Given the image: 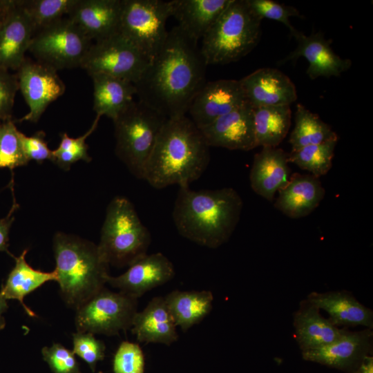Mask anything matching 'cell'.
<instances>
[{"label": "cell", "instance_id": "obj_1", "mask_svg": "<svg viewBox=\"0 0 373 373\" xmlns=\"http://www.w3.org/2000/svg\"><path fill=\"white\" fill-rule=\"evenodd\" d=\"M178 26L134 84L138 101L167 118L185 115L206 83L207 63L200 48Z\"/></svg>", "mask_w": 373, "mask_h": 373}, {"label": "cell", "instance_id": "obj_2", "mask_svg": "<svg viewBox=\"0 0 373 373\" xmlns=\"http://www.w3.org/2000/svg\"><path fill=\"white\" fill-rule=\"evenodd\" d=\"M209 146L186 115L167 118L146 164L144 180L161 189L189 186L199 179L210 162Z\"/></svg>", "mask_w": 373, "mask_h": 373}, {"label": "cell", "instance_id": "obj_3", "mask_svg": "<svg viewBox=\"0 0 373 373\" xmlns=\"http://www.w3.org/2000/svg\"><path fill=\"white\" fill-rule=\"evenodd\" d=\"M243 202L233 188L191 190L180 186L173 220L182 237L198 245L216 249L226 243L240 218Z\"/></svg>", "mask_w": 373, "mask_h": 373}, {"label": "cell", "instance_id": "obj_4", "mask_svg": "<svg viewBox=\"0 0 373 373\" xmlns=\"http://www.w3.org/2000/svg\"><path fill=\"white\" fill-rule=\"evenodd\" d=\"M52 248L60 294L76 310L105 288L110 265L97 245L75 235L57 232Z\"/></svg>", "mask_w": 373, "mask_h": 373}, {"label": "cell", "instance_id": "obj_5", "mask_svg": "<svg viewBox=\"0 0 373 373\" xmlns=\"http://www.w3.org/2000/svg\"><path fill=\"white\" fill-rule=\"evenodd\" d=\"M261 21L246 0H231L202 39L200 51L207 64H227L248 55L260 41Z\"/></svg>", "mask_w": 373, "mask_h": 373}, {"label": "cell", "instance_id": "obj_6", "mask_svg": "<svg viewBox=\"0 0 373 373\" xmlns=\"http://www.w3.org/2000/svg\"><path fill=\"white\" fill-rule=\"evenodd\" d=\"M151 242L132 202L116 196L108 204L98 247L109 265L129 267L147 254Z\"/></svg>", "mask_w": 373, "mask_h": 373}, {"label": "cell", "instance_id": "obj_7", "mask_svg": "<svg viewBox=\"0 0 373 373\" xmlns=\"http://www.w3.org/2000/svg\"><path fill=\"white\" fill-rule=\"evenodd\" d=\"M167 117L144 103L133 102L113 121L115 153L136 178L145 168Z\"/></svg>", "mask_w": 373, "mask_h": 373}, {"label": "cell", "instance_id": "obj_8", "mask_svg": "<svg viewBox=\"0 0 373 373\" xmlns=\"http://www.w3.org/2000/svg\"><path fill=\"white\" fill-rule=\"evenodd\" d=\"M171 12V1L122 0L119 32L151 61L166 39Z\"/></svg>", "mask_w": 373, "mask_h": 373}, {"label": "cell", "instance_id": "obj_9", "mask_svg": "<svg viewBox=\"0 0 373 373\" xmlns=\"http://www.w3.org/2000/svg\"><path fill=\"white\" fill-rule=\"evenodd\" d=\"M93 41L68 17L37 32L29 51L55 70L80 67Z\"/></svg>", "mask_w": 373, "mask_h": 373}, {"label": "cell", "instance_id": "obj_10", "mask_svg": "<svg viewBox=\"0 0 373 373\" xmlns=\"http://www.w3.org/2000/svg\"><path fill=\"white\" fill-rule=\"evenodd\" d=\"M138 307V298L104 288L77 309V332L115 336L131 328Z\"/></svg>", "mask_w": 373, "mask_h": 373}, {"label": "cell", "instance_id": "obj_11", "mask_svg": "<svg viewBox=\"0 0 373 373\" xmlns=\"http://www.w3.org/2000/svg\"><path fill=\"white\" fill-rule=\"evenodd\" d=\"M151 61L119 32L93 43L80 68L90 76L104 74L135 84Z\"/></svg>", "mask_w": 373, "mask_h": 373}, {"label": "cell", "instance_id": "obj_12", "mask_svg": "<svg viewBox=\"0 0 373 373\" xmlns=\"http://www.w3.org/2000/svg\"><path fill=\"white\" fill-rule=\"evenodd\" d=\"M19 90L29 107V112L17 122L39 121L49 104L66 90L55 68L26 57L16 71Z\"/></svg>", "mask_w": 373, "mask_h": 373}, {"label": "cell", "instance_id": "obj_13", "mask_svg": "<svg viewBox=\"0 0 373 373\" xmlns=\"http://www.w3.org/2000/svg\"><path fill=\"white\" fill-rule=\"evenodd\" d=\"M246 103L239 80L206 82L193 99L187 113L195 126L201 128Z\"/></svg>", "mask_w": 373, "mask_h": 373}, {"label": "cell", "instance_id": "obj_14", "mask_svg": "<svg viewBox=\"0 0 373 373\" xmlns=\"http://www.w3.org/2000/svg\"><path fill=\"white\" fill-rule=\"evenodd\" d=\"M372 329L352 332L348 329L338 338L320 348L301 352L305 361L353 373L372 353Z\"/></svg>", "mask_w": 373, "mask_h": 373}, {"label": "cell", "instance_id": "obj_15", "mask_svg": "<svg viewBox=\"0 0 373 373\" xmlns=\"http://www.w3.org/2000/svg\"><path fill=\"white\" fill-rule=\"evenodd\" d=\"M175 276L171 261L163 254H146L117 276L108 275L106 283L119 291L139 298L146 292L166 284Z\"/></svg>", "mask_w": 373, "mask_h": 373}, {"label": "cell", "instance_id": "obj_16", "mask_svg": "<svg viewBox=\"0 0 373 373\" xmlns=\"http://www.w3.org/2000/svg\"><path fill=\"white\" fill-rule=\"evenodd\" d=\"M199 129L209 147L245 151L257 147L254 108L248 103Z\"/></svg>", "mask_w": 373, "mask_h": 373}, {"label": "cell", "instance_id": "obj_17", "mask_svg": "<svg viewBox=\"0 0 373 373\" xmlns=\"http://www.w3.org/2000/svg\"><path fill=\"white\" fill-rule=\"evenodd\" d=\"M293 37L297 46L280 61V64L303 57L309 63L307 74L311 79L338 77L351 67L352 61L336 54L330 46L331 41L325 38L322 32L305 35L298 30Z\"/></svg>", "mask_w": 373, "mask_h": 373}, {"label": "cell", "instance_id": "obj_18", "mask_svg": "<svg viewBox=\"0 0 373 373\" xmlns=\"http://www.w3.org/2000/svg\"><path fill=\"white\" fill-rule=\"evenodd\" d=\"M239 81L247 102L253 108L290 106L297 99L293 82L276 68H259Z\"/></svg>", "mask_w": 373, "mask_h": 373}, {"label": "cell", "instance_id": "obj_19", "mask_svg": "<svg viewBox=\"0 0 373 373\" xmlns=\"http://www.w3.org/2000/svg\"><path fill=\"white\" fill-rule=\"evenodd\" d=\"M122 0H78L68 18L91 41L119 32Z\"/></svg>", "mask_w": 373, "mask_h": 373}, {"label": "cell", "instance_id": "obj_20", "mask_svg": "<svg viewBox=\"0 0 373 373\" xmlns=\"http://www.w3.org/2000/svg\"><path fill=\"white\" fill-rule=\"evenodd\" d=\"M288 153L278 147H263L254 157L249 173L252 190L272 202L290 178Z\"/></svg>", "mask_w": 373, "mask_h": 373}, {"label": "cell", "instance_id": "obj_21", "mask_svg": "<svg viewBox=\"0 0 373 373\" xmlns=\"http://www.w3.org/2000/svg\"><path fill=\"white\" fill-rule=\"evenodd\" d=\"M34 35L29 17L16 0L6 19L0 26V68L15 70L24 61Z\"/></svg>", "mask_w": 373, "mask_h": 373}, {"label": "cell", "instance_id": "obj_22", "mask_svg": "<svg viewBox=\"0 0 373 373\" xmlns=\"http://www.w3.org/2000/svg\"><path fill=\"white\" fill-rule=\"evenodd\" d=\"M325 195L319 178L311 174L294 173L278 191L274 207L293 219L305 217L321 204Z\"/></svg>", "mask_w": 373, "mask_h": 373}, {"label": "cell", "instance_id": "obj_23", "mask_svg": "<svg viewBox=\"0 0 373 373\" xmlns=\"http://www.w3.org/2000/svg\"><path fill=\"white\" fill-rule=\"evenodd\" d=\"M307 300L329 314V320L336 327L348 328L358 325L373 328V312L347 291L309 294Z\"/></svg>", "mask_w": 373, "mask_h": 373}, {"label": "cell", "instance_id": "obj_24", "mask_svg": "<svg viewBox=\"0 0 373 373\" xmlns=\"http://www.w3.org/2000/svg\"><path fill=\"white\" fill-rule=\"evenodd\" d=\"M294 338L301 350L320 348L341 337L347 328L334 325L323 317L320 309L308 300H303L294 314Z\"/></svg>", "mask_w": 373, "mask_h": 373}, {"label": "cell", "instance_id": "obj_25", "mask_svg": "<svg viewBox=\"0 0 373 373\" xmlns=\"http://www.w3.org/2000/svg\"><path fill=\"white\" fill-rule=\"evenodd\" d=\"M131 332L140 343L171 345L179 335L164 297L153 298L134 317Z\"/></svg>", "mask_w": 373, "mask_h": 373}, {"label": "cell", "instance_id": "obj_26", "mask_svg": "<svg viewBox=\"0 0 373 373\" xmlns=\"http://www.w3.org/2000/svg\"><path fill=\"white\" fill-rule=\"evenodd\" d=\"M231 0H173L171 17L178 26L192 39L198 41L216 23Z\"/></svg>", "mask_w": 373, "mask_h": 373}, {"label": "cell", "instance_id": "obj_27", "mask_svg": "<svg viewBox=\"0 0 373 373\" xmlns=\"http://www.w3.org/2000/svg\"><path fill=\"white\" fill-rule=\"evenodd\" d=\"M93 84V110L99 117L113 120L124 111L136 95L134 84L104 74L90 75Z\"/></svg>", "mask_w": 373, "mask_h": 373}, {"label": "cell", "instance_id": "obj_28", "mask_svg": "<svg viewBox=\"0 0 373 373\" xmlns=\"http://www.w3.org/2000/svg\"><path fill=\"white\" fill-rule=\"evenodd\" d=\"M164 298L176 326L183 332L202 321L213 308V296L208 290H173Z\"/></svg>", "mask_w": 373, "mask_h": 373}, {"label": "cell", "instance_id": "obj_29", "mask_svg": "<svg viewBox=\"0 0 373 373\" xmlns=\"http://www.w3.org/2000/svg\"><path fill=\"white\" fill-rule=\"evenodd\" d=\"M27 252L28 249H24L19 256H12L15 260V266L1 287L0 293L7 300H17L27 314L32 317L35 314L26 305L24 298L47 282H57V275L55 270L45 272L32 268L26 260Z\"/></svg>", "mask_w": 373, "mask_h": 373}, {"label": "cell", "instance_id": "obj_30", "mask_svg": "<svg viewBox=\"0 0 373 373\" xmlns=\"http://www.w3.org/2000/svg\"><path fill=\"white\" fill-rule=\"evenodd\" d=\"M253 108L257 147H277L286 137L291 126L290 106H265Z\"/></svg>", "mask_w": 373, "mask_h": 373}, {"label": "cell", "instance_id": "obj_31", "mask_svg": "<svg viewBox=\"0 0 373 373\" xmlns=\"http://www.w3.org/2000/svg\"><path fill=\"white\" fill-rule=\"evenodd\" d=\"M336 137L338 135L318 115L300 104L296 105L295 125L289 139L291 151Z\"/></svg>", "mask_w": 373, "mask_h": 373}, {"label": "cell", "instance_id": "obj_32", "mask_svg": "<svg viewBox=\"0 0 373 373\" xmlns=\"http://www.w3.org/2000/svg\"><path fill=\"white\" fill-rule=\"evenodd\" d=\"M338 137L323 143L304 146L288 153L289 162L317 178L326 175L332 166L334 149Z\"/></svg>", "mask_w": 373, "mask_h": 373}, {"label": "cell", "instance_id": "obj_33", "mask_svg": "<svg viewBox=\"0 0 373 373\" xmlns=\"http://www.w3.org/2000/svg\"><path fill=\"white\" fill-rule=\"evenodd\" d=\"M78 0H20L32 24L34 35L68 15Z\"/></svg>", "mask_w": 373, "mask_h": 373}, {"label": "cell", "instance_id": "obj_34", "mask_svg": "<svg viewBox=\"0 0 373 373\" xmlns=\"http://www.w3.org/2000/svg\"><path fill=\"white\" fill-rule=\"evenodd\" d=\"M99 118L97 115L90 128L78 137H70L66 133L61 134L58 147L52 151V162L64 171L69 170L71 165L79 160L90 162L92 158L88 153V145L86 140L96 129Z\"/></svg>", "mask_w": 373, "mask_h": 373}, {"label": "cell", "instance_id": "obj_35", "mask_svg": "<svg viewBox=\"0 0 373 373\" xmlns=\"http://www.w3.org/2000/svg\"><path fill=\"white\" fill-rule=\"evenodd\" d=\"M20 132L10 119L0 122V169L11 170L26 166L29 162L24 150Z\"/></svg>", "mask_w": 373, "mask_h": 373}, {"label": "cell", "instance_id": "obj_36", "mask_svg": "<svg viewBox=\"0 0 373 373\" xmlns=\"http://www.w3.org/2000/svg\"><path fill=\"white\" fill-rule=\"evenodd\" d=\"M250 10L260 19L264 18L283 23L294 36L297 32L290 23L291 17H300L294 7L286 6L273 0H246Z\"/></svg>", "mask_w": 373, "mask_h": 373}, {"label": "cell", "instance_id": "obj_37", "mask_svg": "<svg viewBox=\"0 0 373 373\" xmlns=\"http://www.w3.org/2000/svg\"><path fill=\"white\" fill-rule=\"evenodd\" d=\"M144 355L137 343L122 341L113 359L114 373H144Z\"/></svg>", "mask_w": 373, "mask_h": 373}, {"label": "cell", "instance_id": "obj_38", "mask_svg": "<svg viewBox=\"0 0 373 373\" xmlns=\"http://www.w3.org/2000/svg\"><path fill=\"white\" fill-rule=\"evenodd\" d=\"M73 353L84 360L92 372H95L98 362L105 357L106 345L89 332H75L73 334Z\"/></svg>", "mask_w": 373, "mask_h": 373}, {"label": "cell", "instance_id": "obj_39", "mask_svg": "<svg viewBox=\"0 0 373 373\" xmlns=\"http://www.w3.org/2000/svg\"><path fill=\"white\" fill-rule=\"evenodd\" d=\"M41 355L52 373H82L75 354L60 343L44 347Z\"/></svg>", "mask_w": 373, "mask_h": 373}, {"label": "cell", "instance_id": "obj_40", "mask_svg": "<svg viewBox=\"0 0 373 373\" xmlns=\"http://www.w3.org/2000/svg\"><path fill=\"white\" fill-rule=\"evenodd\" d=\"M18 90L16 74L0 68V122L12 119L15 98Z\"/></svg>", "mask_w": 373, "mask_h": 373}, {"label": "cell", "instance_id": "obj_41", "mask_svg": "<svg viewBox=\"0 0 373 373\" xmlns=\"http://www.w3.org/2000/svg\"><path fill=\"white\" fill-rule=\"evenodd\" d=\"M46 134L43 131H39L30 136L21 133V137L25 154L30 161L33 160L39 164L45 160H52V152L48 148L45 140Z\"/></svg>", "mask_w": 373, "mask_h": 373}, {"label": "cell", "instance_id": "obj_42", "mask_svg": "<svg viewBox=\"0 0 373 373\" xmlns=\"http://www.w3.org/2000/svg\"><path fill=\"white\" fill-rule=\"evenodd\" d=\"M18 207L19 205L15 200L9 213L5 218L0 220V251L9 253L8 250L9 245V232L12 223L15 220L14 213Z\"/></svg>", "mask_w": 373, "mask_h": 373}, {"label": "cell", "instance_id": "obj_43", "mask_svg": "<svg viewBox=\"0 0 373 373\" xmlns=\"http://www.w3.org/2000/svg\"><path fill=\"white\" fill-rule=\"evenodd\" d=\"M15 3L16 0H0V26L6 19Z\"/></svg>", "mask_w": 373, "mask_h": 373}, {"label": "cell", "instance_id": "obj_44", "mask_svg": "<svg viewBox=\"0 0 373 373\" xmlns=\"http://www.w3.org/2000/svg\"><path fill=\"white\" fill-rule=\"evenodd\" d=\"M353 373H373V356H367Z\"/></svg>", "mask_w": 373, "mask_h": 373}, {"label": "cell", "instance_id": "obj_45", "mask_svg": "<svg viewBox=\"0 0 373 373\" xmlns=\"http://www.w3.org/2000/svg\"><path fill=\"white\" fill-rule=\"evenodd\" d=\"M7 300H8L0 293V331L3 329L6 325V321L3 314L8 308Z\"/></svg>", "mask_w": 373, "mask_h": 373}, {"label": "cell", "instance_id": "obj_46", "mask_svg": "<svg viewBox=\"0 0 373 373\" xmlns=\"http://www.w3.org/2000/svg\"><path fill=\"white\" fill-rule=\"evenodd\" d=\"M98 373H103L102 371L99 372Z\"/></svg>", "mask_w": 373, "mask_h": 373}]
</instances>
